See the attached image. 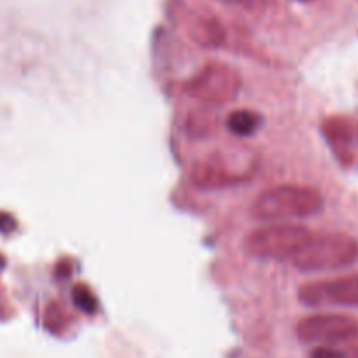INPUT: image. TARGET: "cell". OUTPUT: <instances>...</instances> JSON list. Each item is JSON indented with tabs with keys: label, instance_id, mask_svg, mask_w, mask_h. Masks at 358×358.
<instances>
[{
	"label": "cell",
	"instance_id": "obj_1",
	"mask_svg": "<svg viewBox=\"0 0 358 358\" xmlns=\"http://www.w3.org/2000/svg\"><path fill=\"white\" fill-rule=\"evenodd\" d=\"M324 206L322 194L306 185L283 184L262 191L252 203V217L262 222L304 219L318 213Z\"/></svg>",
	"mask_w": 358,
	"mask_h": 358
},
{
	"label": "cell",
	"instance_id": "obj_2",
	"mask_svg": "<svg viewBox=\"0 0 358 358\" xmlns=\"http://www.w3.org/2000/svg\"><path fill=\"white\" fill-rule=\"evenodd\" d=\"M358 259V241L345 233L313 234L292 257L294 268L304 273L329 271L353 264Z\"/></svg>",
	"mask_w": 358,
	"mask_h": 358
},
{
	"label": "cell",
	"instance_id": "obj_3",
	"mask_svg": "<svg viewBox=\"0 0 358 358\" xmlns=\"http://www.w3.org/2000/svg\"><path fill=\"white\" fill-rule=\"evenodd\" d=\"M311 236L313 233L301 224H268L247 234L245 250L248 255L262 261H292Z\"/></svg>",
	"mask_w": 358,
	"mask_h": 358
},
{
	"label": "cell",
	"instance_id": "obj_4",
	"mask_svg": "<svg viewBox=\"0 0 358 358\" xmlns=\"http://www.w3.org/2000/svg\"><path fill=\"white\" fill-rule=\"evenodd\" d=\"M297 338L320 346L346 345L358 350V320L338 313L311 315L297 324Z\"/></svg>",
	"mask_w": 358,
	"mask_h": 358
},
{
	"label": "cell",
	"instance_id": "obj_5",
	"mask_svg": "<svg viewBox=\"0 0 358 358\" xmlns=\"http://www.w3.org/2000/svg\"><path fill=\"white\" fill-rule=\"evenodd\" d=\"M187 93L208 105L234 100L241 90V76L226 63H210L187 83Z\"/></svg>",
	"mask_w": 358,
	"mask_h": 358
},
{
	"label": "cell",
	"instance_id": "obj_6",
	"mask_svg": "<svg viewBox=\"0 0 358 358\" xmlns=\"http://www.w3.org/2000/svg\"><path fill=\"white\" fill-rule=\"evenodd\" d=\"M297 297L304 306L311 308L327 304L358 308V275L304 283L297 292Z\"/></svg>",
	"mask_w": 358,
	"mask_h": 358
},
{
	"label": "cell",
	"instance_id": "obj_7",
	"mask_svg": "<svg viewBox=\"0 0 358 358\" xmlns=\"http://www.w3.org/2000/svg\"><path fill=\"white\" fill-rule=\"evenodd\" d=\"M322 131L339 159L345 163L352 161L358 145V133L357 126L350 119L339 117V115L325 119Z\"/></svg>",
	"mask_w": 358,
	"mask_h": 358
},
{
	"label": "cell",
	"instance_id": "obj_8",
	"mask_svg": "<svg viewBox=\"0 0 358 358\" xmlns=\"http://www.w3.org/2000/svg\"><path fill=\"white\" fill-rule=\"evenodd\" d=\"M192 184L205 191H213V189H224L240 182V177L231 173L220 161L206 159L198 163L192 168Z\"/></svg>",
	"mask_w": 358,
	"mask_h": 358
},
{
	"label": "cell",
	"instance_id": "obj_9",
	"mask_svg": "<svg viewBox=\"0 0 358 358\" xmlns=\"http://www.w3.org/2000/svg\"><path fill=\"white\" fill-rule=\"evenodd\" d=\"M262 124V117L254 110H248V108H241V110H233L226 119V126L234 136H241V138H247V136L255 135L259 131Z\"/></svg>",
	"mask_w": 358,
	"mask_h": 358
},
{
	"label": "cell",
	"instance_id": "obj_10",
	"mask_svg": "<svg viewBox=\"0 0 358 358\" xmlns=\"http://www.w3.org/2000/svg\"><path fill=\"white\" fill-rule=\"evenodd\" d=\"M222 28L217 21L206 20L203 17L201 21L194 24V38L203 45H217L220 41H222Z\"/></svg>",
	"mask_w": 358,
	"mask_h": 358
},
{
	"label": "cell",
	"instance_id": "obj_11",
	"mask_svg": "<svg viewBox=\"0 0 358 358\" xmlns=\"http://www.w3.org/2000/svg\"><path fill=\"white\" fill-rule=\"evenodd\" d=\"M72 299H73V304H76L83 313L86 315L96 313L98 310L96 297H94L93 290H91L87 285H84V283H77V285L73 287Z\"/></svg>",
	"mask_w": 358,
	"mask_h": 358
},
{
	"label": "cell",
	"instance_id": "obj_12",
	"mask_svg": "<svg viewBox=\"0 0 358 358\" xmlns=\"http://www.w3.org/2000/svg\"><path fill=\"white\" fill-rule=\"evenodd\" d=\"M346 355H348V353L336 348V346H317V348L310 353V358H346Z\"/></svg>",
	"mask_w": 358,
	"mask_h": 358
},
{
	"label": "cell",
	"instance_id": "obj_13",
	"mask_svg": "<svg viewBox=\"0 0 358 358\" xmlns=\"http://www.w3.org/2000/svg\"><path fill=\"white\" fill-rule=\"evenodd\" d=\"M346 358H358V352L357 353H348V355H346Z\"/></svg>",
	"mask_w": 358,
	"mask_h": 358
},
{
	"label": "cell",
	"instance_id": "obj_14",
	"mask_svg": "<svg viewBox=\"0 0 358 358\" xmlns=\"http://www.w3.org/2000/svg\"><path fill=\"white\" fill-rule=\"evenodd\" d=\"M224 2H238V0H224Z\"/></svg>",
	"mask_w": 358,
	"mask_h": 358
},
{
	"label": "cell",
	"instance_id": "obj_15",
	"mask_svg": "<svg viewBox=\"0 0 358 358\" xmlns=\"http://www.w3.org/2000/svg\"><path fill=\"white\" fill-rule=\"evenodd\" d=\"M303 2H308V0H303Z\"/></svg>",
	"mask_w": 358,
	"mask_h": 358
}]
</instances>
